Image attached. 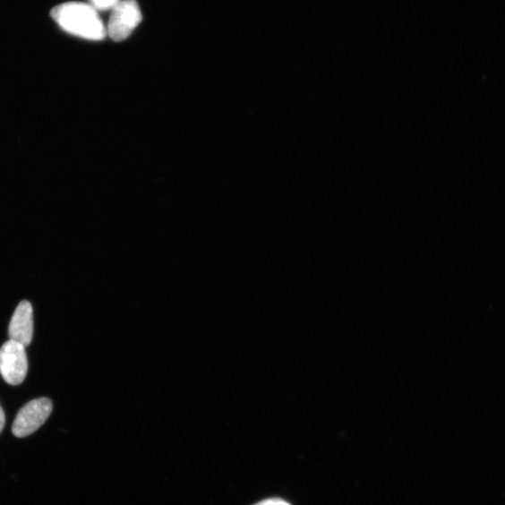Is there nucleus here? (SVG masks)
<instances>
[{"label": "nucleus", "instance_id": "4", "mask_svg": "<svg viewBox=\"0 0 505 505\" xmlns=\"http://www.w3.org/2000/svg\"><path fill=\"white\" fill-rule=\"evenodd\" d=\"M142 15L136 0H122L112 10L107 27V35L115 41L128 39L141 22Z\"/></svg>", "mask_w": 505, "mask_h": 505}, {"label": "nucleus", "instance_id": "2", "mask_svg": "<svg viewBox=\"0 0 505 505\" xmlns=\"http://www.w3.org/2000/svg\"><path fill=\"white\" fill-rule=\"evenodd\" d=\"M29 370L26 347L10 340L0 348V374L4 381L18 386L25 381Z\"/></svg>", "mask_w": 505, "mask_h": 505}, {"label": "nucleus", "instance_id": "6", "mask_svg": "<svg viewBox=\"0 0 505 505\" xmlns=\"http://www.w3.org/2000/svg\"><path fill=\"white\" fill-rule=\"evenodd\" d=\"M122 0H90V4L98 12L115 9Z\"/></svg>", "mask_w": 505, "mask_h": 505}, {"label": "nucleus", "instance_id": "8", "mask_svg": "<svg viewBox=\"0 0 505 505\" xmlns=\"http://www.w3.org/2000/svg\"><path fill=\"white\" fill-rule=\"evenodd\" d=\"M5 426V414L2 407H0V433H2Z\"/></svg>", "mask_w": 505, "mask_h": 505}, {"label": "nucleus", "instance_id": "1", "mask_svg": "<svg viewBox=\"0 0 505 505\" xmlns=\"http://www.w3.org/2000/svg\"><path fill=\"white\" fill-rule=\"evenodd\" d=\"M51 15L68 33L90 40H101L107 35L98 12L90 4L68 3L55 7Z\"/></svg>", "mask_w": 505, "mask_h": 505}, {"label": "nucleus", "instance_id": "7", "mask_svg": "<svg viewBox=\"0 0 505 505\" xmlns=\"http://www.w3.org/2000/svg\"><path fill=\"white\" fill-rule=\"evenodd\" d=\"M255 505H291V504L282 499L272 498V499L264 500L261 502L256 503Z\"/></svg>", "mask_w": 505, "mask_h": 505}, {"label": "nucleus", "instance_id": "5", "mask_svg": "<svg viewBox=\"0 0 505 505\" xmlns=\"http://www.w3.org/2000/svg\"><path fill=\"white\" fill-rule=\"evenodd\" d=\"M10 340L29 347L33 337V309L30 303L21 302L17 306L10 326Z\"/></svg>", "mask_w": 505, "mask_h": 505}, {"label": "nucleus", "instance_id": "3", "mask_svg": "<svg viewBox=\"0 0 505 505\" xmlns=\"http://www.w3.org/2000/svg\"><path fill=\"white\" fill-rule=\"evenodd\" d=\"M53 411L51 399L39 398L27 404L19 411L13 425V433L24 438L38 431Z\"/></svg>", "mask_w": 505, "mask_h": 505}]
</instances>
